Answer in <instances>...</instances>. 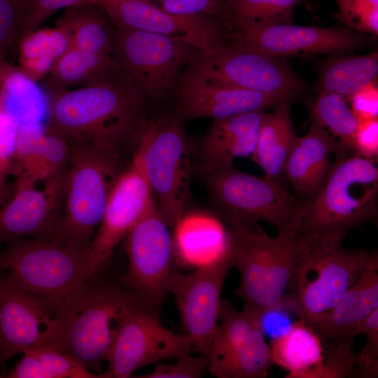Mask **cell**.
<instances>
[{
  "mask_svg": "<svg viewBox=\"0 0 378 378\" xmlns=\"http://www.w3.org/2000/svg\"><path fill=\"white\" fill-rule=\"evenodd\" d=\"M49 125L70 141L98 144L121 155L135 150L149 102L120 70L94 84L49 94Z\"/></svg>",
  "mask_w": 378,
  "mask_h": 378,
  "instance_id": "obj_1",
  "label": "cell"
},
{
  "mask_svg": "<svg viewBox=\"0 0 378 378\" xmlns=\"http://www.w3.org/2000/svg\"><path fill=\"white\" fill-rule=\"evenodd\" d=\"M377 214V166L353 154L333 164L296 232L307 248L340 246L351 230L374 222Z\"/></svg>",
  "mask_w": 378,
  "mask_h": 378,
  "instance_id": "obj_2",
  "label": "cell"
},
{
  "mask_svg": "<svg viewBox=\"0 0 378 378\" xmlns=\"http://www.w3.org/2000/svg\"><path fill=\"white\" fill-rule=\"evenodd\" d=\"M231 260L240 276L235 295L262 317L285 308L304 252L296 231L274 237L230 216Z\"/></svg>",
  "mask_w": 378,
  "mask_h": 378,
  "instance_id": "obj_3",
  "label": "cell"
},
{
  "mask_svg": "<svg viewBox=\"0 0 378 378\" xmlns=\"http://www.w3.org/2000/svg\"><path fill=\"white\" fill-rule=\"evenodd\" d=\"M139 300L115 285L88 281L59 306L40 340L62 349L92 371L105 361L119 321Z\"/></svg>",
  "mask_w": 378,
  "mask_h": 378,
  "instance_id": "obj_4",
  "label": "cell"
},
{
  "mask_svg": "<svg viewBox=\"0 0 378 378\" xmlns=\"http://www.w3.org/2000/svg\"><path fill=\"white\" fill-rule=\"evenodd\" d=\"M5 272L53 315L82 284L92 280L88 247L56 240L26 238L1 250Z\"/></svg>",
  "mask_w": 378,
  "mask_h": 378,
  "instance_id": "obj_5",
  "label": "cell"
},
{
  "mask_svg": "<svg viewBox=\"0 0 378 378\" xmlns=\"http://www.w3.org/2000/svg\"><path fill=\"white\" fill-rule=\"evenodd\" d=\"M120 155L98 144L70 141L64 210L54 240L88 247L122 172Z\"/></svg>",
  "mask_w": 378,
  "mask_h": 378,
  "instance_id": "obj_6",
  "label": "cell"
},
{
  "mask_svg": "<svg viewBox=\"0 0 378 378\" xmlns=\"http://www.w3.org/2000/svg\"><path fill=\"white\" fill-rule=\"evenodd\" d=\"M174 113L148 118L133 154L170 228L184 214L190 190L191 151Z\"/></svg>",
  "mask_w": 378,
  "mask_h": 378,
  "instance_id": "obj_7",
  "label": "cell"
},
{
  "mask_svg": "<svg viewBox=\"0 0 378 378\" xmlns=\"http://www.w3.org/2000/svg\"><path fill=\"white\" fill-rule=\"evenodd\" d=\"M377 258L375 250L304 246L284 309L317 332L344 294Z\"/></svg>",
  "mask_w": 378,
  "mask_h": 378,
  "instance_id": "obj_8",
  "label": "cell"
},
{
  "mask_svg": "<svg viewBox=\"0 0 378 378\" xmlns=\"http://www.w3.org/2000/svg\"><path fill=\"white\" fill-rule=\"evenodd\" d=\"M198 52L178 38L115 29L113 57L149 104H160L174 96L183 69Z\"/></svg>",
  "mask_w": 378,
  "mask_h": 378,
  "instance_id": "obj_9",
  "label": "cell"
},
{
  "mask_svg": "<svg viewBox=\"0 0 378 378\" xmlns=\"http://www.w3.org/2000/svg\"><path fill=\"white\" fill-rule=\"evenodd\" d=\"M204 176L212 197L229 217L246 224L263 221L277 232L296 231L310 203L291 195L278 181L233 167Z\"/></svg>",
  "mask_w": 378,
  "mask_h": 378,
  "instance_id": "obj_10",
  "label": "cell"
},
{
  "mask_svg": "<svg viewBox=\"0 0 378 378\" xmlns=\"http://www.w3.org/2000/svg\"><path fill=\"white\" fill-rule=\"evenodd\" d=\"M208 80L296 99L303 85L276 57L229 44L208 55L198 52L183 71Z\"/></svg>",
  "mask_w": 378,
  "mask_h": 378,
  "instance_id": "obj_11",
  "label": "cell"
},
{
  "mask_svg": "<svg viewBox=\"0 0 378 378\" xmlns=\"http://www.w3.org/2000/svg\"><path fill=\"white\" fill-rule=\"evenodd\" d=\"M155 311L139 300L122 316L105 358L108 377H130L142 367L189 352L188 338L164 328Z\"/></svg>",
  "mask_w": 378,
  "mask_h": 378,
  "instance_id": "obj_12",
  "label": "cell"
},
{
  "mask_svg": "<svg viewBox=\"0 0 378 378\" xmlns=\"http://www.w3.org/2000/svg\"><path fill=\"white\" fill-rule=\"evenodd\" d=\"M170 227L155 200L125 237L129 267L125 284L142 302L160 308L174 256Z\"/></svg>",
  "mask_w": 378,
  "mask_h": 378,
  "instance_id": "obj_13",
  "label": "cell"
},
{
  "mask_svg": "<svg viewBox=\"0 0 378 378\" xmlns=\"http://www.w3.org/2000/svg\"><path fill=\"white\" fill-rule=\"evenodd\" d=\"M232 267L231 254L189 273L172 272L166 288L176 300L183 335L206 358L218 326L221 293Z\"/></svg>",
  "mask_w": 378,
  "mask_h": 378,
  "instance_id": "obj_14",
  "label": "cell"
},
{
  "mask_svg": "<svg viewBox=\"0 0 378 378\" xmlns=\"http://www.w3.org/2000/svg\"><path fill=\"white\" fill-rule=\"evenodd\" d=\"M115 27L178 38L208 55L227 45L225 20L212 15H176L146 0H104L99 3Z\"/></svg>",
  "mask_w": 378,
  "mask_h": 378,
  "instance_id": "obj_15",
  "label": "cell"
},
{
  "mask_svg": "<svg viewBox=\"0 0 378 378\" xmlns=\"http://www.w3.org/2000/svg\"><path fill=\"white\" fill-rule=\"evenodd\" d=\"M232 44L272 57L299 53H340L363 47L369 40L342 27H318L292 23L234 28Z\"/></svg>",
  "mask_w": 378,
  "mask_h": 378,
  "instance_id": "obj_16",
  "label": "cell"
},
{
  "mask_svg": "<svg viewBox=\"0 0 378 378\" xmlns=\"http://www.w3.org/2000/svg\"><path fill=\"white\" fill-rule=\"evenodd\" d=\"M153 200L139 164L132 157L112 188L102 218L88 247L94 276Z\"/></svg>",
  "mask_w": 378,
  "mask_h": 378,
  "instance_id": "obj_17",
  "label": "cell"
},
{
  "mask_svg": "<svg viewBox=\"0 0 378 378\" xmlns=\"http://www.w3.org/2000/svg\"><path fill=\"white\" fill-rule=\"evenodd\" d=\"M175 113L182 120L222 119L290 104L294 99L208 80L184 72L176 85Z\"/></svg>",
  "mask_w": 378,
  "mask_h": 378,
  "instance_id": "obj_18",
  "label": "cell"
},
{
  "mask_svg": "<svg viewBox=\"0 0 378 378\" xmlns=\"http://www.w3.org/2000/svg\"><path fill=\"white\" fill-rule=\"evenodd\" d=\"M34 186L17 182L13 197L0 209V244L26 238L55 239L64 178L59 174L48 179L44 190Z\"/></svg>",
  "mask_w": 378,
  "mask_h": 378,
  "instance_id": "obj_19",
  "label": "cell"
},
{
  "mask_svg": "<svg viewBox=\"0 0 378 378\" xmlns=\"http://www.w3.org/2000/svg\"><path fill=\"white\" fill-rule=\"evenodd\" d=\"M52 316L45 306L4 272L0 279V368L36 344Z\"/></svg>",
  "mask_w": 378,
  "mask_h": 378,
  "instance_id": "obj_20",
  "label": "cell"
},
{
  "mask_svg": "<svg viewBox=\"0 0 378 378\" xmlns=\"http://www.w3.org/2000/svg\"><path fill=\"white\" fill-rule=\"evenodd\" d=\"M262 111L214 120L199 148L198 169L204 176L232 167L238 158H252Z\"/></svg>",
  "mask_w": 378,
  "mask_h": 378,
  "instance_id": "obj_21",
  "label": "cell"
},
{
  "mask_svg": "<svg viewBox=\"0 0 378 378\" xmlns=\"http://www.w3.org/2000/svg\"><path fill=\"white\" fill-rule=\"evenodd\" d=\"M378 309V258L344 294L316 332L322 342L352 351L363 321Z\"/></svg>",
  "mask_w": 378,
  "mask_h": 378,
  "instance_id": "obj_22",
  "label": "cell"
},
{
  "mask_svg": "<svg viewBox=\"0 0 378 378\" xmlns=\"http://www.w3.org/2000/svg\"><path fill=\"white\" fill-rule=\"evenodd\" d=\"M332 152L343 158L336 140L314 120L307 134L296 138L284 174L303 199L312 200L321 190L333 165L330 162Z\"/></svg>",
  "mask_w": 378,
  "mask_h": 378,
  "instance_id": "obj_23",
  "label": "cell"
},
{
  "mask_svg": "<svg viewBox=\"0 0 378 378\" xmlns=\"http://www.w3.org/2000/svg\"><path fill=\"white\" fill-rule=\"evenodd\" d=\"M174 229V254L185 264L199 267L231 253L230 231L214 216L200 212L183 214Z\"/></svg>",
  "mask_w": 378,
  "mask_h": 378,
  "instance_id": "obj_24",
  "label": "cell"
},
{
  "mask_svg": "<svg viewBox=\"0 0 378 378\" xmlns=\"http://www.w3.org/2000/svg\"><path fill=\"white\" fill-rule=\"evenodd\" d=\"M273 365L287 371L286 378H324L323 343L302 320L295 321L271 343Z\"/></svg>",
  "mask_w": 378,
  "mask_h": 378,
  "instance_id": "obj_25",
  "label": "cell"
},
{
  "mask_svg": "<svg viewBox=\"0 0 378 378\" xmlns=\"http://www.w3.org/2000/svg\"><path fill=\"white\" fill-rule=\"evenodd\" d=\"M296 138L289 104L264 112L251 159L265 172V177L279 182Z\"/></svg>",
  "mask_w": 378,
  "mask_h": 378,
  "instance_id": "obj_26",
  "label": "cell"
},
{
  "mask_svg": "<svg viewBox=\"0 0 378 378\" xmlns=\"http://www.w3.org/2000/svg\"><path fill=\"white\" fill-rule=\"evenodd\" d=\"M111 55L96 54L70 47L54 63L45 86L49 94L74 86H88L118 71Z\"/></svg>",
  "mask_w": 378,
  "mask_h": 378,
  "instance_id": "obj_27",
  "label": "cell"
},
{
  "mask_svg": "<svg viewBox=\"0 0 378 378\" xmlns=\"http://www.w3.org/2000/svg\"><path fill=\"white\" fill-rule=\"evenodd\" d=\"M273 365L270 346L262 326L240 345L208 361V370L218 378H265Z\"/></svg>",
  "mask_w": 378,
  "mask_h": 378,
  "instance_id": "obj_28",
  "label": "cell"
},
{
  "mask_svg": "<svg viewBox=\"0 0 378 378\" xmlns=\"http://www.w3.org/2000/svg\"><path fill=\"white\" fill-rule=\"evenodd\" d=\"M59 20L71 30V47L113 56L115 29L99 4L83 3L68 8Z\"/></svg>",
  "mask_w": 378,
  "mask_h": 378,
  "instance_id": "obj_29",
  "label": "cell"
},
{
  "mask_svg": "<svg viewBox=\"0 0 378 378\" xmlns=\"http://www.w3.org/2000/svg\"><path fill=\"white\" fill-rule=\"evenodd\" d=\"M0 104L18 125L40 121L43 95L36 83L6 59H0Z\"/></svg>",
  "mask_w": 378,
  "mask_h": 378,
  "instance_id": "obj_30",
  "label": "cell"
},
{
  "mask_svg": "<svg viewBox=\"0 0 378 378\" xmlns=\"http://www.w3.org/2000/svg\"><path fill=\"white\" fill-rule=\"evenodd\" d=\"M378 73V54L335 58L323 67L320 86L323 91L345 99L374 81Z\"/></svg>",
  "mask_w": 378,
  "mask_h": 378,
  "instance_id": "obj_31",
  "label": "cell"
},
{
  "mask_svg": "<svg viewBox=\"0 0 378 378\" xmlns=\"http://www.w3.org/2000/svg\"><path fill=\"white\" fill-rule=\"evenodd\" d=\"M312 118L330 133L335 140L339 139L343 157L356 154L354 136L359 120L344 97L323 91L313 104Z\"/></svg>",
  "mask_w": 378,
  "mask_h": 378,
  "instance_id": "obj_32",
  "label": "cell"
},
{
  "mask_svg": "<svg viewBox=\"0 0 378 378\" xmlns=\"http://www.w3.org/2000/svg\"><path fill=\"white\" fill-rule=\"evenodd\" d=\"M262 316L255 310L244 307L239 312L230 302L222 300L218 326L206 356L207 360L220 357L242 344L262 325Z\"/></svg>",
  "mask_w": 378,
  "mask_h": 378,
  "instance_id": "obj_33",
  "label": "cell"
},
{
  "mask_svg": "<svg viewBox=\"0 0 378 378\" xmlns=\"http://www.w3.org/2000/svg\"><path fill=\"white\" fill-rule=\"evenodd\" d=\"M309 0H225L234 28L291 23L294 8Z\"/></svg>",
  "mask_w": 378,
  "mask_h": 378,
  "instance_id": "obj_34",
  "label": "cell"
},
{
  "mask_svg": "<svg viewBox=\"0 0 378 378\" xmlns=\"http://www.w3.org/2000/svg\"><path fill=\"white\" fill-rule=\"evenodd\" d=\"M70 141L62 132L47 125L43 145L31 163L20 174L17 182L34 186L61 174L69 162Z\"/></svg>",
  "mask_w": 378,
  "mask_h": 378,
  "instance_id": "obj_35",
  "label": "cell"
},
{
  "mask_svg": "<svg viewBox=\"0 0 378 378\" xmlns=\"http://www.w3.org/2000/svg\"><path fill=\"white\" fill-rule=\"evenodd\" d=\"M71 30L59 20L54 27H38L24 33L17 43L18 60L49 58L56 61L71 47Z\"/></svg>",
  "mask_w": 378,
  "mask_h": 378,
  "instance_id": "obj_36",
  "label": "cell"
},
{
  "mask_svg": "<svg viewBox=\"0 0 378 378\" xmlns=\"http://www.w3.org/2000/svg\"><path fill=\"white\" fill-rule=\"evenodd\" d=\"M29 349L38 359L45 378L108 377L106 372L91 371L69 353L50 343L38 341Z\"/></svg>",
  "mask_w": 378,
  "mask_h": 378,
  "instance_id": "obj_37",
  "label": "cell"
},
{
  "mask_svg": "<svg viewBox=\"0 0 378 378\" xmlns=\"http://www.w3.org/2000/svg\"><path fill=\"white\" fill-rule=\"evenodd\" d=\"M335 18L358 32L378 34V0H336Z\"/></svg>",
  "mask_w": 378,
  "mask_h": 378,
  "instance_id": "obj_38",
  "label": "cell"
},
{
  "mask_svg": "<svg viewBox=\"0 0 378 378\" xmlns=\"http://www.w3.org/2000/svg\"><path fill=\"white\" fill-rule=\"evenodd\" d=\"M24 0H0V59L21 36Z\"/></svg>",
  "mask_w": 378,
  "mask_h": 378,
  "instance_id": "obj_39",
  "label": "cell"
},
{
  "mask_svg": "<svg viewBox=\"0 0 378 378\" xmlns=\"http://www.w3.org/2000/svg\"><path fill=\"white\" fill-rule=\"evenodd\" d=\"M162 10L176 15L205 14L229 20L225 0H146Z\"/></svg>",
  "mask_w": 378,
  "mask_h": 378,
  "instance_id": "obj_40",
  "label": "cell"
},
{
  "mask_svg": "<svg viewBox=\"0 0 378 378\" xmlns=\"http://www.w3.org/2000/svg\"><path fill=\"white\" fill-rule=\"evenodd\" d=\"M176 361L171 363H157L154 370L141 377L144 378H199L208 368L206 357H195L189 353L183 354L176 358Z\"/></svg>",
  "mask_w": 378,
  "mask_h": 378,
  "instance_id": "obj_41",
  "label": "cell"
},
{
  "mask_svg": "<svg viewBox=\"0 0 378 378\" xmlns=\"http://www.w3.org/2000/svg\"><path fill=\"white\" fill-rule=\"evenodd\" d=\"M358 334L366 336L362 349L356 354L365 378L378 375V309H374L361 323Z\"/></svg>",
  "mask_w": 378,
  "mask_h": 378,
  "instance_id": "obj_42",
  "label": "cell"
},
{
  "mask_svg": "<svg viewBox=\"0 0 378 378\" xmlns=\"http://www.w3.org/2000/svg\"><path fill=\"white\" fill-rule=\"evenodd\" d=\"M24 1L21 36L25 32L38 28L56 11L85 3L87 0H24Z\"/></svg>",
  "mask_w": 378,
  "mask_h": 378,
  "instance_id": "obj_43",
  "label": "cell"
},
{
  "mask_svg": "<svg viewBox=\"0 0 378 378\" xmlns=\"http://www.w3.org/2000/svg\"><path fill=\"white\" fill-rule=\"evenodd\" d=\"M354 150L365 158L376 161L378 157V118L359 120L354 136Z\"/></svg>",
  "mask_w": 378,
  "mask_h": 378,
  "instance_id": "obj_44",
  "label": "cell"
},
{
  "mask_svg": "<svg viewBox=\"0 0 378 378\" xmlns=\"http://www.w3.org/2000/svg\"><path fill=\"white\" fill-rule=\"evenodd\" d=\"M351 109L359 120L378 118V88L373 81L351 95Z\"/></svg>",
  "mask_w": 378,
  "mask_h": 378,
  "instance_id": "obj_45",
  "label": "cell"
},
{
  "mask_svg": "<svg viewBox=\"0 0 378 378\" xmlns=\"http://www.w3.org/2000/svg\"><path fill=\"white\" fill-rule=\"evenodd\" d=\"M22 356L7 374L9 378H45L44 372L36 356L31 349L22 354Z\"/></svg>",
  "mask_w": 378,
  "mask_h": 378,
  "instance_id": "obj_46",
  "label": "cell"
},
{
  "mask_svg": "<svg viewBox=\"0 0 378 378\" xmlns=\"http://www.w3.org/2000/svg\"><path fill=\"white\" fill-rule=\"evenodd\" d=\"M6 174L0 169V197L4 187Z\"/></svg>",
  "mask_w": 378,
  "mask_h": 378,
  "instance_id": "obj_47",
  "label": "cell"
},
{
  "mask_svg": "<svg viewBox=\"0 0 378 378\" xmlns=\"http://www.w3.org/2000/svg\"><path fill=\"white\" fill-rule=\"evenodd\" d=\"M4 272H5V270H4V268L2 262H1V250H0V279H1V277L3 275Z\"/></svg>",
  "mask_w": 378,
  "mask_h": 378,
  "instance_id": "obj_48",
  "label": "cell"
},
{
  "mask_svg": "<svg viewBox=\"0 0 378 378\" xmlns=\"http://www.w3.org/2000/svg\"><path fill=\"white\" fill-rule=\"evenodd\" d=\"M104 0H87L85 3L99 4Z\"/></svg>",
  "mask_w": 378,
  "mask_h": 378,
  "instance_id": "obj_49",
  "label": "cell"
},
{
  "mask_svg": "<svg viewBox=\"0 0 378 378\" xmlns=\"http://www.w3.org/2000/svg\"><path fill=\"white\" fill-rule=\"evenodd\" d=\"M3 374H0V377H3Z\"/></svg>",
  "mask_w": 378,
  "mask_h": 378,
  "instance_id": "obj_50",
  "label": "cell"
}]
</instances>
